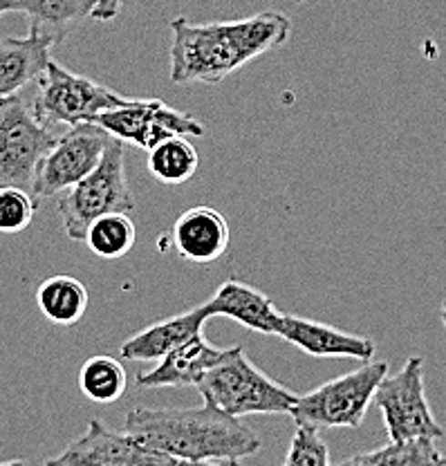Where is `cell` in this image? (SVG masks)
I'll return each instance as SVG.
<instances>
[{
  "label": "cell",
  "mask_w": 446,
  "mask_h": 466,
  "mask_svg": "<svg viewBox=\"0 0 446 466\" xmlns=\"http://www.w3.org/2000/svg\"><path fill=\"white\" fill-rule=\"evenodd\" d=\"M171 247L182 260L211 265L229 249V225L213 207H191L177 218L168 233Z\"/></svg>",
  "instance_id": "obj_13"
},
{
  "label": "cell",
  "mask_w": 446,
  "mask_h": 466,
  "mask_svg": "<svg viewBox=\"0 0 446 466\" xmlns=\"http://www.w3.org/2000/svg\"><path fill=\"white\" fill-rule=\"evenodd\" d=\"M297 3H308V0H297Z\"/></svg>",
  "instance_id": "obj_28"
},
{
  "label": "cell",
  "mask_w": 446,
  "mask_h": 466,
  "mask_svg": "<svg viewBox=\"0 0 446 466\" xmlns=\"http://www.w3.org/2000/svg\"><path fill=\"white\" fill-rule=\"evenodd\" d=\"M207 309L213 317H227L251 332L276 337L283 312H279L274 300L240 280H225L216 294L207 300Z\"/></svg>",
  "instance_id": "obj_15"
},
{
  "label": "cell",
  "mask_w": 446,
  "mask_h": 466,
  "mask_svg": "<svg viewBox=\"0 0 446 466\" xmlns=\"http://www.w3.org/2000/svg\"><path fill=\"white\" fill-rule=\"evenodd\" d=\"M84 242L104 260L124 258L137 242V229L128 213H106L90 222Z\"/></svg>",
  "instance_id": "obj_21"
},
{
  "label": "cell",
  "mask_w": 446,
  "mask_h": 466,
  "mask_svg": "<svg viewBox=\"0 0 446 466\" xmlns=\"http://www.w3.org/2000/svg\"><path fill=\"white\" fill-rule=\"evenodd\" d=\"M121 9H124V0H96L90 18L92 21L110 23V21H115V18H119Z\"/></svg>",
  "instance_id": "obj_26"
},
{
  "label": "cell",
  "mask_w": 446,
  "mask_h": 466,
  "mask_svg": "<svg viewBox=\"0 0 446 466\" xmlns=\"http://www.w3.org/2000/svg\"><path fill=\"white\" fill-rule=\"evenodd\" d=\"M227 354V348L208 343L205 334H196L182 346L164 354L153 370L139 372L137 386L142 388H184L198 386L202 377Z\"/></svg>",
  "instance_id": "obj_14"
},
{
  "label": "cell",
  "mask_w": 446,
  "mask_h": 466,
  "mask_svg": "<svg viewBox=\"0 0 446 466\" xmlns=\"http://www.w3.org/2000/svg\"><path fill=\"white\" fill-rule=\"evenodd\" d=\"M372 401L381 410L392 441L440 440L444 433L426 400L424 361L420 357H411L397 375L381 379Z\"/></svg>",
  "instance_id": "obj_8"
},
{
  "label": "cell",
  "mask_w": 446,
  "mask_h": 466,
  "mask_svg": "<svg viewBox=\"0 0 446 466\" xmlns=\"http://www.w3.org/2000/svg\"><path fill=\"white\" fill-rule=\"evenodd\" d=\"M332 462L329 449L323 441L321 429L308 424V421H297L292 441H289L288 455H285V466H328Z\"/></svg>",
  "instance_id": "obj_24"
},
{
  "label": "cell",
  "mask_w": 446,
  "mask_h": 466,
  "mask_svg": "<svg viewBox=\"0 0 446 466\" xmlns=\"http://www.w3.org/2000/svg\"><path fill=\"white\" fill-rule=\"evenodd\" d=\"M343 464H366V466H429L446 464V455L438 451L435 440H401L368 451V453L350 455Z\"/></svg>",
  "instance_id": "obj_22"
},
{
  "label": "cell",
  "mask_w": 446,
  "mask_h": 466,
  "mask_svg": "<svg viewBox=\"0 0 446 466\" xmlns=\"http://www.w3.org/2000/svg\"><path fill=\"white\" fill-rule=\"evenodd\" d=\"M59 135L34 113L23 92L0 101V187L32 191L34 175Z\"/></svg>",
  "instance_id": "obj_6"
},
{
  "label": "cell",
  "mask_w": 446,
  "mask_h": 466,
  "mask_svg": "<svg viewBox=\"0 0 446 466\" xmlns=\"http://www.w3.org/2000/svg\"><path fill=\"white\" fill-rule=\"evenodd\" d=\"M198 392L207 404L234 417L289 415L297 392L265 375L242 346L227 348V354L202 377Z\"/></svg>",
  "instance_id": "obj_3"
},
{
  "label": "cell",
  "mask_w": 446,
  "mask_h": 466,
  "mask_svg": "<svg viewBox=\"0 0 446 466\" xmlns=\"http://www.w3.org/2000/svg\"><path fill=\"white\" fill-rule=\"evenodd\" d=\"M124 101H128V96L96 84L88 76L75 75L52 58L38 76V92L32 96L34 113L50 128L90 121L92 116L121 106Z\"/></svg>",
  "instance_id": "obj_7"
},
{
  "label": "cell",
  "mask_w": 446,
  "mask_h": 466,
  "mask_svg": "<svg viewBox=\"0 0 446 466\" xmlns=\"http://www.w3.org/2000/svg\"><path fill=\"white\" fill-rule=\"evenodd\" d=\"M440 317H442V323H444V328H446V300L442 303V309H440Z\"/></svg>",
  "instance_id": "obj_27"
},
{
  "label": "cell",
  "mask_w": 446,
  "mask_h": 466,
  "mask_svg": "<svg viewBox=\"0 0 446 466\" xmlns=\"http://www.w3.org/2000/svg\"><path fill=\"white\" fill-rule=\"evenodd\" d=\"M113 135L95 121H81L70 126L56 137L34 175L32 193L36 200L55 198L84 179L101 162L106 146Z\"/></svg>",
  "instance_id": "obj_9"
},
{
  "label": "cell",
  "mask_w": 446,
  "mask_h": 466,
  "mask_svg": "<svg viewBox=\"0 0 446 466\" xmlns=\"http://www.w3.org/2000/svg\"><path fill=\"white\" fill-rule=\"evenodd\" d=\"M55 46V38L32 29L27 36H7L0 41V101L38 81Z\"/></svg>",
  "instance_id": "obj_17"
},
{
  "label": "cell",
  "mask_w": 446,
  "mask_h": 466,
  "mask_svg": "<svg viewBox=\"0 0 446 466\" xmlns=\"http://www.w3.org/2000/svg\"><path fill=\"white\" fill-rule=\"evenodd\" d=\"M90 121L108 130L124 144L150 150L168 137H205L207 128L191 115L171 108L159 99H128L121 106L104 110Z\"/></svg>",
  "instance_id": "obj_10"
},
{
  "label": "cell",
  "mask_w": 446,
  "mask_h": 466,
  "mask_svg": "<svg viewBox=\"0 0 446 466\" xmlns=\"http://www.w3.org/2000/svg\"><path fill=\"white\" fill-rule=\"evenodd\" d=\"M47 464L56 466H79V464H99V466H155L173 464L171 458L150 451L139 444L133 435L117 433L108 429L101 420H90L88 429L81 437L66 446L56 458L47 460Z\"/></svg>",
  "instance_id": "obj_11"
},
{
  "label": "cell",
  "mask_w": 446,
  "mask_h": 466,
  "mask_svg": "<svg viewBox=\"0 0 446 466\" xmlns=\"http://www.w3.org/2000/svg\"><path fill=\"white\" fill-rule=\"evenodd\" d=\"M386 375V361H363L357 370L299 395L289 417L317 429H359L375 400L377 386Z\"/></svg>",
  "instance_id": "obj_5"
},
{
  "label": "cell",
  "mask_w": 446,
  "mask_h": 466,
  "mask_svg": "<svg viewBox=\"0 0 446 466\" xmlns=\"http://www.w3.org/2000/svg\"><path fill=\"white\" fill-rule=\"evenodd\" d=\"M0 16H3V12H0Z\"/></svg>",
  "instance_id": "obj_29"
},
{
  "label": "cell",
  "mask_w": 446,
  "mask_h": 466,
  "mask_svg": "<svg viewBox=\"0 0 446 466\" xmlns=\"http://www.w3.org/2000/svg\"><path fill=\"white\" fill-rule=\"evenodd\" d=\"M128 386L126 368L108 354H96L81 366L79 388L95 404H115Z\"/></svg>",
  "instance_id": "obj_23"
},
{
  "label": "cell",
  "mask_w": 446,
  "mask_h": 466,
  "mask_svg": "<svg viewBox=\"0 0 446 466\" xmlns=\"http://www.w3.org/2000/svg\"><path fill=\"white\" fill-rule=\"evenodd\" d=\"M38 200L23 187H0V233H21L32 225Z\"/></svg>",
  "instance_id": "obj_25"
},
{
  "label": "cell",
  "mask_w": 446,
  "mask_h": 466,
  "mask_svg": "<svg viewBox=\"0 0 446 466\" xmlns=\"http://www.w3.org/2000/svg\"><path fill=\"white\" fill-rule=\"evenodd\" d=\"M150 177L162 184H184L193 177L200 167V155L196 146L182 135L168 137L148 150Z\"/></svg>",
  "instance_id": "obj_20"
},
{
  "label": "cell",
  "mask_w": 446,
  "mask_h": 466,
  "mask_svg": "<svg viewBox=\"0 0 446 466\" xmlns=\"http://www.w3.org/2000/svg\"><path fill=\"white\" fill-rule=\"evenodd\" d=\"M135 208L124 162V142L113 137L101 162L84 179L61 193L59 213L70 240L84 242L90 222L106 213H130Z\"/></svg>",
  "instance_id": "obj_4"
},
{
  "label": "cell",
  "mask_w": 446,
  "mask_h": 466,
  "mask_svg": "<svg viewBox=\"0 0 446 466\" xmlns=\"http://www.w3.org/2000/svg\"><path fill=\"white\" fill-rule=\"evenodd\" d=\"M292 21L280 12H260L238 21H171L173 84L216 86L254 58L285 46Z\"/></svg>",
  "instance_id": "obj_1"
},
{
  "label": "cell",
  "mask_w": 446,
  "mask_h": 466,
  "mask_svg": "<svg viewBox=\"0 0 446 466\" xmlns=\"http://www.w3.org/2000/svg\"><path fill=\"white\" fill-rule=\"evenodd\" d=\"M208 319H211V314H208L207 305L202 303L198 308L187 309V312L176 314V317L155 320V323L139 329L137 334L126 339L119 350L121 359H128V361H159L173 348L182 346L184 341L200 334Z\"/></svg>",
  "instance_id": "obj_16"
},
{
  "label": "cell",
  "mask_w": 446,
  "mask_h": 466,
  "mask_svg": "<svg viewBox=\"0 0 446 466\" xmlns=\"http://www.w3.org/2000/svg\"><path fill=\"white\" fill-rule=\"evenodd\" d=\"M124 431L147 449L171 458L173 464H238L263 446L240 417L207 401L196 408H133Z\"/></svg>",
  "instance_id": "obj_2"
},
{
  "label": "cell",
  "mask_w": 446,
  "mask_h": 466,
  "mask_svg": "<svg viewBox=\"0 0 446 466\" xmlns=\"http://www.w3.org/2000/svg\"><path fill=\"white\" fill-rule=\"evenodd\" d=\"M36 305L50 323L70 328L88 312V289L72 276H50L38 285Z\"/></svg>",
  "instance_id": "obj_19"
},
{
  "label": "cell",
  "mask_w": 446,
  "mask_h": 466,
  "mask_svg": "<svg viewBox=\"0 0 446 466\" xmlns=\"http://www.w3.org/2000/svg\"><path fill=\"white\" fill-rule=\"evenodd\" d=\"M95 5L96 0H0V12L23 14L32 32L61 43L76 23L90 18Z\"/></svg>",
  "instance_id": "obj_18"
},
{
  "label": "cell",
  "mask_w": 446,
  "mask_h": 466,
  "mask_svg": "<svg viewBox=\"0 0 446 466\" xmlns=\"http://www.w3.org/2000/svg\"><path fill=\"white\" fill-rule=\"evenodd\" d=\"M276 337L317 359H355V361L363 363L375 359L377 350L372 339L357 337V334L343 332L332 325L292 317V314H283Z\"/></svg>",
  "instance_id": "obj_12"
}]
</instances>
